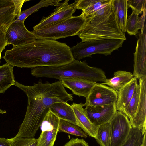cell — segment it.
<instances>
[{"instance_id": "cell-1", "label": "cell", "mask_w": 146, "mask_h": 146, "mask_svg": "<svg viewBox=\"0 0 146 146\" xmlns=\"http://www.w3.org/2000/svg\"><path fill=\"white\" fill-rule=\"evenodd\" d=\"M15 85L28 98L26 114L16 137L34 138L52 104L73 100V96L67 92L61 80L50 83L40 80L32 86L15 81Z\"/></svg>"}, {"instance_id": "cell-2", "label": "cell", "mask_w": 146, "mask_h": 146, "mask_svg": "<svg viewBox=\"0 0 146 146\" xmlns=\"http://www.w3.org/2000/svg\"><path fill=\"white\" fill-rule=\"evenodd\" d=\"M3 58L13 66L33 68L58 66L74 59L66 43L37 38L34 41L7 50Z\"/></svg>"}, {"instance_id": "cell-3", "label": "cell", "mask_w": 146, "mask_h": 146, "mask_svg": "<svg viewBox=\"0 0 146 146\" xmlns=\"http://www.w3.org/2000/svg\"><path fill=\"white\" fill-rule=\"evenodd\" d=\"M85 17V24L77 35L82 42L109 39L126 40L118 26L111 0Z\"/></svg>"}, {"instance_id": "cell-4", "label": "cell", "mask_w": 146, "mask_h": 146, "mask_svg": "<svg viewBox=\"0 0 146 146\" xmlns=\"http://www.w3.org/2000/svg\"><path fill=\"white\" fill-rule=\"evenodd\" d=\"M31 75L36 77L58 79L78 78L91 82H104L106 79L101 69L89 66L85 61L74 59L68 63L58 66H43L32 68Z\"/></svg>"}, {"instance_id": "cell-5", "label": "cell", "mask_w": 146, "mask_h": 146, "mask_svg": "<svg viewBox=\"0 0 146 146\" xmlns=\"http://www.w3.org/2000/svg\"><path fill=\"white\" fill-rule=\"evenodd\" d=\"M86 21V19L82 13L31 32L37 38L56 40L77 35Z\"/></svg>"}, {"instance_id": "cell-6", "label": "cell", "mask_w": 146, "mask_h": 146, "mask_svg": "<svg viewBox=\"0 0 146 146\" xmlns=\"http://www.w3.org/2000/svg\"><path fill=\"white\" fill-rule=\"evenodd\" d=\"M123 39H109L81 42L70 48L74 59L79 60L94 54H99L107 56L122 47Z\"/></svg>"}, {"instance_id": "cell-7", "label": "cell", "mask_w": 146, "mask_h": 146, "mask_svg": "<svg viewBox=\"0 0 146 146\" xmlns=\"http://www.w3.org/2000/svg\"><path fill=\"white\" fill-rule=\"evenodd\" d=\"M109 123L110 146H120L127 139L132 128L129 119L122 112L117 111Z\"/></svg>"}, {"instance_id": "cell-8", "label": "cell", "mask_w": 146, "mask_h": 146, "mask_svg": "<svg viewBox=\"0 0 146 146\" xmlns=\"http://www.w3.org/2000/svg\"><path fill=\"white\" fill-rule=\"evenodd\" d=\"M117 96V92L111 88L102 83H97L86 98L84 106L116 104Z\"/></svg>"}, {"instance_id": "cell-9", "label": "cell", "mask_w": 146, "mask_h": 146, "mask_svg": "<svg viewBox=\"0 0 146 146\" xmlns=\"http://www.w3.org/2000/svg\"><path fill=\"white\" fill-rule=\"evenodd\" d=\"M7 45L17 46L32 42L37 38L25 27L24 22L14 21L8 28L5 35Z\"/></svg>"}, {"instance_id": "cell-10", "label": "cell", "mask_w": 146, "mask_h": 146, "mask_svg": "<svg viewBox=\"0 0 146 146\" xmlns=\"http://www.w3.org/2000/svg\"><path fill=\"white\" fill-rule=\"evenodd\" d=\"M60 119L50 110L40 126L37 146H54L58 133Z\"/></svg>"}, {"instance_id": "cell-11", "label": "cell", "mask_w": 146, "mask_h": 146, "mask_svg": "<svg viewBox=\"0 0 146 146\" xmlns=\"http://www.w3.org/2000/svg\"><path fill=\"white\" fill-rule=\"evenodd\" d=\"M68 1L66 0L64 2H59L55 4L54 6L56 7L54 11L47 17H44L40 22L33 27V29L46 27L73 16V14L76 9V6L77 0L70 4H68Z\"/></svg>"}, {"instance_id": "cell-12", "label": "cell", "mask_w": 146, "mask_h": 146, "mask_svg": "<svg viewBox=\"0 0 146 146\" xmlns=\"http://www.w3.org/2000/svg\"><path fill=\"white\" fill-rule=\"evenodd\" d=\"M85 110L90 121L98 127L109 122L117 111L116 104L95 106L88 105Z\"/></svg>"}, {"instance_id": "cell-13", "label": "cell", "mask_w": 146, "mask_h": 146, "mask_svg": "<svg viewBox=\"0 0 146 146\" xmlns=\"http://www.w3.org/2000/svg\"><path fill=\"white\" fill-rule=\"evenodd\" d=\"M146 25L141 29L134 53V70L133 75L137 79L146 76Z\"/></svg>"}, {"instance_id": "cell-14", "label": "cell", "mask_w": 146, "mask_h": 146, "mask_svg": "<svg viewBox=\"0 0 146 146\" xmlns=\"http://www.w3.org/2000/svg\"><path fill=\"white\" fill-rule=\"evenodd\" d=\"M16 17L15 7L12 0H0V45L4 47L7 45L5 33L9 26Z\"/></svg>"}, {"instance_id": "cell-15", "label": "cell", "mask_w": 146, "mask_h": 146, "mask_svg": "<svg viewBox=\"0 0 146 146\" xmlns=\"http://www.w3.org/2000/svg\"><path fill=\"white\" fill-rule=\"evenodd\" d=\"M140 91L139 103L133 117L129 120L132 128L141 130L143 136L146 132V76L139 79Z\"/></svg>"}, {"instance_id": "cell-16", "label": "cell", "mask_w": 146, "mask_h": 146, "mask_svg": "<svg viewBox=\"0 0 146 146\" xmlns=\"http://www.w3.org/2000/svg\"><path fill=\"white\" fill-rule=\"evenodd\" d=\"M71 106L76 119L77 125L88 135L95 138L98 127L92 124L87 117L83 108L84 104L73 103Z\"/></svg>"}, {"instance_id": "cell-17", "label": "cell", "mask_w": 146, "mask_h": 146, "mask_svg": "<svg viewBox=\"0 0 146 146\" xmlns=\"http://www.w3.org/2000/svg\"><path fill=\"white\" fill-rule=\"evenodd\" d=\"M61 81L64 86L70 90L73 94L86 98L88 97L93 87L97 83L78 78L64 79Z\"/></svg>"}, {"instance_id": "cell-18", "label": "cell", "mask_w": 146, "mask_h": 146, "mask_svg": "<svg viewBox=\"0 0 146 146\" xmlns=\"http://www.w3.org/2000/svg\"><path fill=\"white\" fill-rule=\"evenodd\" d=\"M112 7L118 27L125 35L128 7L127 0H111Z\"/></svg>"}, {"instance_id": "cell-19", "label": "cell", "mask_w": 146, "mask_h": 146, "mask_svg": "<svg viewBox=\"0 0 146 146\" xmlns=\"http://www.w3.org/2000/svg\"><path fill=\"white\" fill-rule=\"evenodd\" d=\"M137 84V79L134 77L117 93V99L116 103L117 110L123 112L131 99Z\"/></svg>"}, {"instance_id": "cell-20", "label": "cell", "mask_w": 146, "mask_h": 146, "mask_svg": "<svg viewBox=\"0 0 146 146\" xmlns=\"http://www.w3.org/2000/svg\"><path fill=\"white\" fill-rule=\"evenodd\" d=\"M134 77L130 72L118 70L114 72L113 77L106 79L104 82L102 84L108 86L118 93Z\"/></svg>"}, {"instance_id": "cell-21", "label": "cell", "mask_w": 146, "mask_h": 146, "mask_svg": "<svg viewBox=\"0 0 146 146\" xmlns=\"http://www.w3.org/2000/svg\"><path fill=\"white\" fill-rule=\"evenodd\" d=\"M50 110L60 119H63L77 125L74 112L71 105L67 102H56L52 104Z\"/></svg>"}, {"instance_id": "cell-22", "label": "cell", "mask_w": 146, "mask_h": 146, "mask_svg": "<svg viewBox=\"0 0 146 146\" xmlns=\"http://www.w3.org/2000/svg\"><path fill=\"white\" fill-rule=\"evenodd\" d=\"M13 67L7 63L0 66V93H4L11 86L15 85Z\"/></svg>"}, {"instance_id": "cell-23", "label": "cell", "mask_w": 146, "mask_h": 146, "mask_svg": "<svg viewBox=\"0 0 146 146\" xmlns=\"http://www.w3.org/2000/svg\"><path fill=\"white\" fill-rule=\"evenodd\" d=\"M58 132L67 133L84 138L87 137L88 135L78 125L62 119H60Z\"/></svg>"}, {"instance_id": "cell-24", "label": "cell", "mask_w": 146, "mask_h": 146, "mask_svg": "<svg viewBox=\"0 0 146 146\" xmlns=\"http://www.w3.org/2000/svg\"><path fill=\"white\" fill-rule=\"evenodd\" d=\"M61 0H41L37 4L30 8L21 11L19 16L15 21H20L24 22L25 19L31 14L38 11L40 8L47 7L50 5H55Z\"/></svg>"}, {"instance_id": "cell-25", "label": "cell", "mask_w": 146, "mask_h": 146, "mask_svg": "<svg viewBox=\"0 0 146 146\" xmlns=\"http://www.w3.org/2000/svg\"><path fill=\"white\" fill-rule=\"evenodd\" d=\"M140 91V84H137L131 99L122 112L130 120L133 117L135 114L139 103Z\"/></svg>"}, {"instance_id": "cell-26", "label": "cell", "mask_w": 146, "mask_h": 146, "mask_svg": "<svg viewBox=\"0 0 146 146\" xmlns=\"http://www.w3.org/2000/svg\"><path fill=\"white\" fill-rule=\"evenodd\" d=\"M101 146H110V133L109 122L98 127L95 138Z\"/></svg>"}, {"instance_id": "cell-27", "label": "cell", "mask_w": 146, "mask_h": 146, "mask_svg": "<svg viewBox=\"0 0 146 146\" xmlns=\"http://www.w3.org/2000/svg\"><path fill=\"white\" fill-rule=\"evenodd\" d=\"M143 136L141 130L132 128L127 139L120 146H140Z\"/></svg>"}, {"instance_id": "cell-28", "label": "cell", "mask_w": 146, "mask_h": 146, "mask_svg": "<svg viewBox=\"0 0 146 146\" xmlns=\"http://www.w3.org/2000/svg\"><path fill=\"white\" fill-rule=\"evenodd\" d=\"M139 14L132 11L127 19L126 25V32L130 35H136L138 33V20Z\"/></svg>"}, {"instance_id": "cell-29", "label": "cell", "mask_w": 146, "mask_h": 146, "mask_svg": "<svg viewBox=\"0 0 146 146\" xmlns=\"http://www.w3.org/2000/svg\"><path fill=\"white\" fill-rule=\"evenodd\" d=\"M10 146H37L38 139L34 138L14 137L8 139Z\"/></svg>"}, {"instance_id": "cell-30", "label": "cell", "mask_w": 146, "mask_h": 146, "mask_svg": "<svg viewBox=\"0 0 146 146\" xmlns=\"http://www.w3.org/2000/svg\"><path fill=\"white\" fill-rule=\"evenodd\" d=\"M111 0H93L92 2L82 13L85 17L96 11L102 6L108 3Z\"/></svg>"}, {"instance_id": "cell-31", "label": "cell", "mask_w": 146, "mask_h": 146, "mask_svg": "<svg viewBox=\"0 0 146 146\" xmlns=\"http://www.w3.org/2000/svg\"><path fill=\"white\" fill-rule=\"evenodd\" d=\"M128 7L131 8L132 11L136 12L139 14L146 9V0H127Z\"/></svg>"}, {"instance_id": "cell-32", "label": "cell", "mask_w": 146, "mask_h": 146, "mask_svg": "<svg viewBox=\"0 0 146 146\" xmlns=\"http://www.w3.org/2000/svg\"><path fill=\"white\" fill-rule=\"evenodd\" d=\"M64 146H89L88 143L82 138H72Z\"/></svg>"}, {"instance_id": "cell-33", "label": "cell", "mask_w": 146, "mask_h": 146, "mask_svg": "<svg viewBox=\"0 0 146 146\" xmlns=\"http://www.w3.org/2000/svg\"><path fill=\"white\" fill-rule=\"evenodd\" d=\"M15 7V13L16 15V18L20 15L21 10L24 3L28 1L25 0H12Z\"/></svg>"}, {"instance_id": "cell-34", "label": "cell", "mask_w": 146, "mask_h": 146, "mask_svg": "<svg viewBox=\"0 0 146 146\" xmlns=\"http://www.w3.org/2000/svg\"><path fill=\"white\" fill-rule=\"evenodd\" d=\"M146 15V9L142 12V15L139 17L138 20V29H141L145 26V22Z\"/></svg>"}, {"instance_id": "cell-35", "label": "cell", "mask_w": 146, "mask_h": 146, "mask_svg": "<svg viewBox=\"0 0 146 146\" xmlns=\"http://www.w3.org/2000/svg\"><path fill=\"white\" fill-rule=\"evenodd\" d=\"M0 146H10L8 139L0 138Z\"/></svg>"}, {"instance_id": "cell-36", "label": "cell", "mask_w": 146, "mask_h": 146, "mask_svg": "<svg viewBox=\"0 0 146 146\" xmlns=\"http://www.w3.org/2000/svg\"><path fill=\"white\" fill-rule=\"evenodd\" d=\"M142 139V143L140 146H146V132L144 133Z\"/></svg>"}, {"instance_id": "cell-37", "label": "cell", "mask_w": 146, "mask_h": 146, "mask_svg": "<svg viewBox=\"0 0 146 146\" xmlns=\"http://www.w3.org/2000/svg\"><path fill=\"white\" fill-rule=\"evenodd\" d=\"M5 48L3 47L0 45V52H2L3 50L5 49Z\"/></svg>"}, {"instance_id": "cell-38", "label": "cell", "mask_w": 146, "mask_h": 146, "mask_svg": "<svg viewBox=\"0 0 146 146\" xmlns=\"http://www.w3.org/2000/svg\"><path fill=\"white\" fill-rule=\"evenodd\" d=\"M5 113L6 111H3L0 109V114H3Z\"/></svg>"}, {"instance_id": "cell-39", "label": "cell", "mask_w": 146, "mask_h": 146, "mask_svg": "<svg viewBox=\"0 0 146 146\" xmlns=\"http://www.w3.org/2000/svg\"><path fill=\"white\" fill-rule=\"evenodd\" d=\"M1 52H0V59L1 58Z\"/></svg>"}]
</instances>
